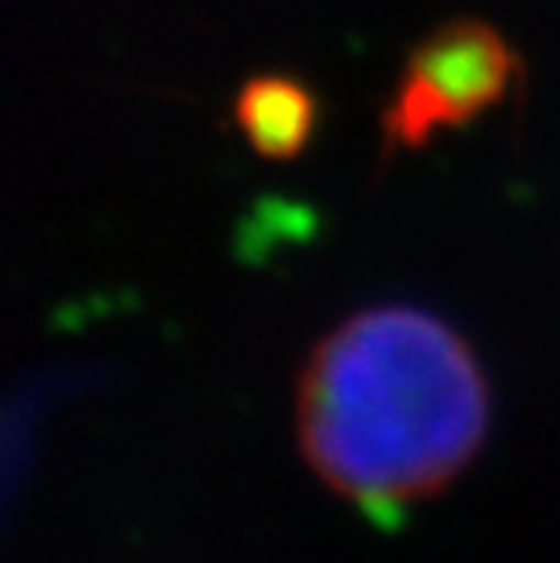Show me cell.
<instances>
[{
    "label": "cell",
    "mask_w": 560,
    "mask_h": 563,
    "mask_svg": "<svg viewBox=\"0 0 560 563\" xmlns=\"http://www.w3.org/2000/svg\"><path fill=\"white\" fill-rule=\"evenodd\" d=\"M299 443L331 490L372 512L437 495L487 433V378L470 342L411 306L342 320L303 371Z\"/></svg>",
    "instance_id": "cell-1"
},
{
    "label": "cell",
    "mask_w": 560,
    "mask_h": 563,
    "mask_svg": "<svg viewBox=\"0 0 560 563\" xmlns=\"http://www.w3.org/2000/svg\"><path fill=\"white\" fill-rule=\"evenodd\" d=\"M517 55L498 30L455 19L415 44L383 117L389 146L415 150L444 128H462L503 99Z\"/></svg>",
    "instance_id": "cell-2"
},
{
    "label": "cell",
    "mask_w": 560,
    "mask_h": 563,
    "mask_svg": "<svg viewBox=\"0 0 560 563\" xmlns=\"http://www.w3.org/2000/svg\"><path fill=\"white\" fill-rule=\"evenodd\" d=\"M237 124L262 157L292 161L314 135L317 102L292 77H255L237 99Z\"/></svg>",
    "instance_id": "cell-3"
}]
</instances>
